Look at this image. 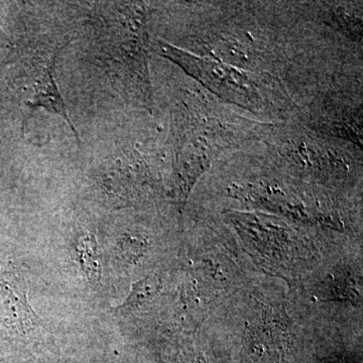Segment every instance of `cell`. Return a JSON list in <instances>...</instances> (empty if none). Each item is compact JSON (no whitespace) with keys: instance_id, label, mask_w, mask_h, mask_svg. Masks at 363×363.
<instances>
[{"instance_id":"cell-1","label":"cell","mask_w":363,"mask_h":363,"mask_svg":"<svg viewBox=\"0 0 363 363\" xmlns=\"http://www.w3.org/2000/svg\"><path fill=\"white\" fill-rule=\"evenodd\" d=\"M98 16L92 40L93 56L125 99L147 111L152 108L149 71L147 11L138 4L107 6Z\"/></svg>"},{"instance_id":"cell-2","label":"cell","mask_w":363,"mask_h":363,"mask_svg":"<svg viewBox=\"0 0 363 363\" xmlns=\"http://www.w3.org/2000/svg\"><path fill=\"white\" fill-rule=\"evenodd\" d=\"M220 126H206L204 121L191 116L186 107L177 111L173 123L174 173L176 197L180 204H185L195 184L209 169L214 157L233 140V136Z\"/></svg>"},{"instance_id":"cell-3","label":"cell","mask_w":363,"mask_h":363,"mask_svg":"<svg viewBox=\"0 0 363 363\" xmlns=\"http://www.w3.org/2000/svg\"><path fill=\"white\" fill-rule=\"evenodd\" d=\"M157 48L161 56L171 60L218 96L250 111L262 108L257 85L243 72L220 61L196 56L164 40H159Z\"/></svg>"},{"instance_id":"cell-4","label":"cell","mask_w":363,"mask_h":363,"mask_svg":"<svg viewBox=\"0 0 363 363\" xmlns=\"http://www.w3.org/2000/svg\"><path fill=\"white\" fill-rule=\"evenodd\" d=\"M59 52H56L51 61L43 66V70L40 71L37 77L33 79L32 95H30V97L26 99V105L32 111L40 107V108L52 112V113L65 119L66 123H68L72 131H73L74 135L77 138L78 145H80V135H79L77 130L71 121L68 108H67L63 96L60 93L56 79H55L54 66Z\"/></svg>"},{"instance_id":"cell-5","label":"cell","mask_w":363,"mask_h":363,"mask_svg":"<svg viewBox=\"0 0 363 363\" xmlns=\"http://www.w3.org/2000/svg\"><path fill=\"white\" fill-rule=\"evenodd\" d=\"M78 250L82 259L86 274L93 281H98L101 276V267L98 260L97 242L93 235H85L79 241Z\"/></svg>"},{"instance_id":"cell-6","label":"cell","mask_w":363,"mask_h":363,"mask_svg":"<svg viewBox=\"0 0 363 363\" xmlns=\"http://www.w3.org/2000/svg\"><path fill=\"white\" fill-rule=\"evenodd\" d=\"M330 20L351 37H362V21L357 14L350 13L342 7H337L331 11Z\"/></svg>"},{"instance_id":"cell-7","label":"cell","mask_w":363,"mask_h":363,"mask_svg":"<svg viewBox=\"0 0 363 363\" xmlns=\"http://www.w3.org/2000/svg\"><path fill=\"white\" fill-rule=\"evenodd\" d=\"M119 247H121L119 248H121V255H123V259L133 262L140 259V255L145 252L147 240L143 236L128 234V235H124L119 241Z\"/></svg>"},{"instance_id":"cell-8","label":"cell","mask_w":363,"mask_h":363,"mask_svg":"<svg viewBox=\"0 0 363 363\" xmlns=\"http://www.w3.org/2000/svg\"><path fill=\"white\" fill-rule=\"evenodd\" d=\"M16 54V45L4 30L0 28V67L6 65Z\"/></svg>"},{"instance_id":"cell-9","label":"cell","mask_w":363,"mask_h":363,"mask_svg":"<svg viewBox=\"0 0 363 363\" xmlns=\"http://www.w3.org/2000/svg\"><path fill=\"white\" fill-rule=\"evenodd\" d=\"M0 363H32L16 357H0Z\"/></svg>"},{"instance_id":"cell-10","label":"cell","mask_w":363,"mask_h":363,"mask_svg":"<svg viewBox=\"0 0 363 363\" xmlns=\"http://www.w3.org/2000/svg\"><path fill=\"white\" fill-rule=\"evenodd\" d=\"M348 363H350V362H348Z\"/></svg>"}]
</instances>
